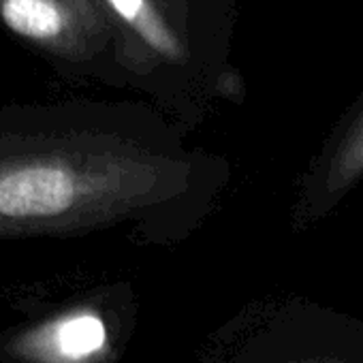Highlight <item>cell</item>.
Returning <instances> with one entry per match:
<instances>
[{
  "mask_svg": "<svg viewBox=\"0 0 363 363\" xmlns=\"http://www.w3.org/2000/svg\"><path fill=\"white\" fill-rule=\"evenodd\" d=\"M0 30L65 71L101 62L118 43L103 0H0Z\"/></svg>",
  "mask_w": 363,
  "mask_h": 363,
  "instance_id": "obj_1",
  "label": "cell"
},
{
  "mask_svg": "<svg viewBox=\"0 0 363 363\" xmlns=\"http://www.w3.org/2000/svg\"><path fill=\"white\" fill-rule=\"evenodd\" d=\"M103 5L118 30V41L135 43L162 60L184 58V45L156 0H103Z\"/></svg>",
  "mask_w": 363,
  "mask_h": 363,
  "instance_id": "obj_4",
  "label": "cell"
},
{
  "mask_svg": "<svg viewBox=\"0 0 363 363\" xmlns=\"http://www.w3.org/2000/svg\"><path fill=\"white\" fill-rule=\"evenodd\" d=\"M156 169L137 167L118 173H84L60 158H37L0 173V218L48 220L84 206L109 189L120 191L124 182L158 179Z\"/></svg>",
  "mask_w": 363,
  "mask_h": 363,
  "instance_id": "obj_2",
  "label": "cell"
},
{
  "mask_svg": "<svg viewBox=\"0 0 363 363\" xmlns=\"http://www.w3.org/2000/svg\"><path fill=\"white\" fill-rule=\"evenodd\" d=\"M107 346V325L92 310L58 316L30 340V348L48 363H88Z\"/></svg>",
  "mask_w": 363,
  "mask_h": 363,
  "instance_id": "obj_3",
  "label": "cell"
},
{
  "mask_svg": "<svg viewBox=\"0 0 363 363\" xmlns=\"http://www.w3.org/2000/svg\"><path fill=\"white\" fill-rule=\"evenodd\" d=\"M363 177V116L350 126L342 143L335 147L323 179V197H337L346 193L357 179Z\"/></svg>",
  "mask_w": 363,
  "mask_h": 363,
  "instance_id": "obj_5",
  "label": "cell"
}]
</instances>
